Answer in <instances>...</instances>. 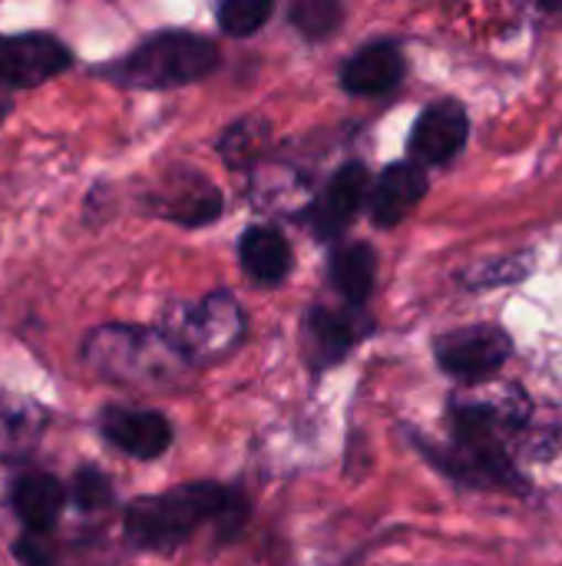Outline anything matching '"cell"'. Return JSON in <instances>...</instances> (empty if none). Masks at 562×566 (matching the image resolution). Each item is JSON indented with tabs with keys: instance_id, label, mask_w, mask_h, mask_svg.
Masks as SVG:
<instances>
[{
	"instance_id": "cell-1",
	"label": "cell",
	"mask_w": 562,
	"mask_h": 566,
	"mask_svg": "<svg viewBox=\"0 0 562 566\" xmlns=\"http://www.w3.org/2000/svg\"><path fill=\"white\" fill-rule=\"evenodd\" d=\"M242 521L245 501L235 491L212 481H199L132 501L126 507V537L139 551L169 554L192 541L205 524H212L222 537H232Z\"/></svg>"
},
{
	"instance_id": "cell-2",
	"label": "cell",
	"mask_w": 562,
	"mask_h": 566,
	"mask_svg": "<svg viewBox=\"0 0 562 566\" xmlns=\"http://www.w3.org/2000/svg\"><path fill=\"white\" fill-rule=\"evenodd\" d=\"M83 361L106 381L159 388L172 385L189 365L162 332L132 328V325H103L86 335Z\"/></svg>"
},
{
	"instance_id": "cell-3",
	"label": "cell",
	"mask_w": 562,
	"mask_h": 566,
	"mask_svg": "<svg viewBox=\"0 0 562 566\" xmlns=\"http://www.w3.org/2000/svg\"><path fill=\"white\" fill-rule=\"evenodd\" d=\"M219 66V46L209 36L185 33V30H166L139 43L132 53H126L116 63L99 66L96 73L136 90H169L185 86L202 76H209Z\"/></svg>"
},
{
	"instance_id": "cell-4",
	"label": "cell",
	"mask_w": 562,
	"mask_h": 566,
	"mask_svg": "<svg viewBox=\"0 0 562 566\" xmlns=\"http://www.w3.org/2000/svg\"><path fill=\"white\" fill-rule=\"evenodd\" d=\"M159 332L189 365H209L242 345L245 312L229 292H212L199 302H172Z\"/></svg>"
},
{
	"instance_id": "cell-5",
	"label": "cell",
	"mask_w": 562,
	"mask_h": 566,
	"mask_svg": "<svg viewBox=\"0 0 562 566\" xmlns=\"http://www.w3.org/2000/svg\"><path fill=\"white\" fill-rule=\"evenodd\" d=\"M437 365L460 381H484L510 358V338L497 325H467L437 338Z\"/></svg>"
},
{
	"instance_id": "cell-6",
	"label": "cell",
	"mask_w": 562,
	"mask_h": 566,
	"mask_svg": "<svg viewBox=\"0 0 562 566\" xmlns=\"http://www.w3.org/2000/svg\"><path fill=\"white\" fill-rule=\"evenodd\" d=\"M73 53L50 33L0 36V83L10 90L40 86L56 73L70 70Z\"/></svg>"
},
{
	"instance_id": "cell-7",
	"label": "cell",
	"mask_w": 562,
	"mask_h": 566,
	"mask_svg": "<svg viewBox=\"0 0 562 566\" xmlns=\"http://www.w3.org/2000/svg\"><path fill=\"white\" fill-rule=\"evenodd\" d=\"M99 434L136 461H152L166 454L172 444V424L159 411H139L119 405L99 411Z\"/></svg>"
},
{
	"instance_id": "cell-8",
	"label": "cell",
	"mask_w": 562,
	"mask_h": 566,
	"mask_svg": "<svg viewBox=\"0 0 562 566\" xmlns=\"http://www.w3.org/2000/svg\"><path fill=\"white\" fill-rule=\"evenodd\" d=\"M467 133L470 119L460 103L444 99L437 106H427L411 129V156L421 166H441L464 149Z\"/></svg>"
},
{
	"instance_id": "cell-9",
	"label": "cell",
	"mask_w": 562,
	"mask_h": 566,
	"mask_svg": "<svg viewBox=\"0 0 562 566\" xmlns=\"http://www.w3.org/2000/svg\"><path fill=\"white\" fill-rule=\"evenodd\" d=\"M368 192V169L361 163L341 166L325 186L321 199L311 209V226L321 239H338L358 216Z\"/></svg>"
},
{
	"instance_id": "cell-10",
	"label": "cell",
	"mask_w": 562,
	"mask_h": 566,
	"mask_svg": "<svg viewBox=\"0 0 562 566\" xmlns=\"http://www.w3.org/2000/svg\"><path fill=\"white\" fill-rule=\"evenodd\" d=\"M427 169L421 163H394L371 186V219L378 226H397L427 196Z\"/></svg>"
},
{
	"instance_id": "cell-11",
	"label": "cell",
	"mask_w": 562,
	"mask_h": 566,
	"mask_svg": "<svg viewBox=\"0 0 562 566\" xmlns=\"http://www.w3.org/2000/svg\"><path fill=\"white\" fill-rule=\"evenodd\" d=\"M404 73V56L394 40H378L361 46L341 66V86L354 96H378L397 86Z\"/></svg>"
},
{
	"instance_id": "cell-12",
	"label": "cell",
	"mask_w": 562,
	"mask_h": 566,
	"mask_svg": "<svg viewBox=\"0 0 562 566\" xmlns=\"http://www.w3.org/2000/svg\"><path fill=\"white\" fill-rule=\"evenodd\" d=\"M46 421L50 415L40 401L0 388V458L3 461L26 458L40 444Z\"/></svg>"
},
{
	"instance_id": "cell-13",
	"label": "cell",
	"mask_w": 562,
	"mask_h": 566,
	"mask_svg": "<svg viewBox=\"0 0 562 566\" xmlns=\"http://www.w3.org/2000/svg\"><path fill=\"white\" fill-rule=\"evenodd\" d=\"M66 488L53 474H26L13 484L10 504L26 534H50L66 507Z\"/></svg>"
},
{
	"instance_id": "cell-14",
	"label": "cell",
	"mask_w": 562,
	"mask_h": 566,
	"mask_svg": "<svg viewBox=\"0 0 562 566\" xmlns=\"http://www.w3.org/2000/svg\"><path fill=\"white\" fill-rule=\"evenodd\" d=\"M159 216L179 222V226H205L219 216L222 209V196L219 189L195 172H182L179 179H172L162 196H159Z\"/></svg>"
},
{
	"instance_id": "cell-15",
	"label": "cell",
	"mask_w": 562,
	"mask_h": 566,
	"mask_svg": "<svg viewBox=\"0 0 562 566\" xmlns=\"http://www.w3.org/2000/svg\"><path fill=\"white\" fill-rule=\"evenodd\" d=\"M358 328L351 315L331 312V308H315L305 322V345L308 358L315 368H331L338 365L358 342Z\"/></svg>"
},
{
	"instance_id": "cell-16",
	"label": "cell",
	"mask_w": 562,
	"mask_h": 566,
	"mask_svg": "<svg viewBox=\"0 0 562 566\" xmlns=\"http://www.w3.org/2000/svg\"><path fill=\"white\" fill-rule=\"evenodd\" d=\"M238 255H242L245 272L255 282H265V285H275V282H282L291 272V245L272 226L248 229L242 235V242H238Z\"/></svg>"
},
{
	"instance_id": "cell-17",
	"label": "cell",
	"mask_w": 562,
	"mask_h": 566,
	"mask_svg": "<svg viewBox=\"0 0 562 566\" xmlns=\"http://www.w3.org/2000/svg\"><path fill=\"white\" fill-rule=\"evenodd\" d=\"M378 259L371 252V245L364 242H351V245H341L335 255H331V282L335 289L344 295L348 305H364L371 289H374V269Z\"/></svg>"
},
{
	"instance_id": "cell-18",
	"label": "cell",
	"mask_w": 562,
	"mask_h": 566,
	"mask_svg": "<svg viewBox=\"0 0 562 566\" xmlns=\"http://www.w3.org/2000/svg\"><path fill=\"white\" fill-rule=\"evenodd\" d=\"M265 139H268V126H265L262 119H242V123H235V126L222 136L219 153L225 156L229 166L255 163V156L262 153Z\"/></svg>"
},
{
	"instance_id": "cell-19",
	"label": "cell",
	"mask_w": 562,
	"mask_h": 566,
	"mask_svg": "<svg viewBox=\"0 0 562 566\" xmlns=\"http://www.w3.org/2000/svg\"><path fill=\"white\" fill-rule=\"evenodd\" d=\"M341 17H344V10H341V3H335V0H298V3L291 7V23H295L305 36H311V40L335 33V27L341 23Z\"/></svg>"
},
{
	"instance_id": "cell-20",
	"label": "cell",
	"mask_w": 562,
	"mask_h": 566,
	"mask_svg": "<svg viewBox=\"0 0 562 566\" xmlns=\"http://www.w3.org/2000/svg\"><path fill=\"white\" fill-rule=\"evenodd\" d=\"M272 17L268 0H229L219 7V23L229 36H252Z\"/></svg>"
},
{
	"instance_id": "cell-21",
	"label": "cell",
	"mask_w": 562,
	"mask_h": 566,
	"mask_svg": "<svg viewBox=\"0 0 562 566\" xmlns=\"http://www.w3.org/2000/svg\"><path fill=\"white\" fill-rule=\"evenodd\" d=\"M70 497L79 511H103L113 504V484L103 471L96 468H79L73 484H70Z\"/></svg>"
},
{
	"instance_id": "cell-22",
	"label": "cell",
	"mask_w": 562,
	"mask_h": 566,
	"mask_svg": "<svg viewBox=\"0 0 562 566\" xmlns=\"http://www.w3.org/2000/svg\"><path fill=\"white\" fill-rule=\"evenodd\" d=\"M13 557L23 566H50L53 564V551L46 544V534H23L13 544Z\"/></svg>"
},
{
	"instance_id": "cell-23",
	"label": "cell",
	"mask_w": 562,
	"mask_h": 566,
	"mask_svg": "<svg viewBox=\"0 0 562 566\" xmlns=\"http://www.w3.org/2000/svg\"><path fill=\"white\" fill-rule=\"evenodd\" d=\"M10 109H13V90L0 83V123L10 116Z\"/></svg>"
}]
</instances>
